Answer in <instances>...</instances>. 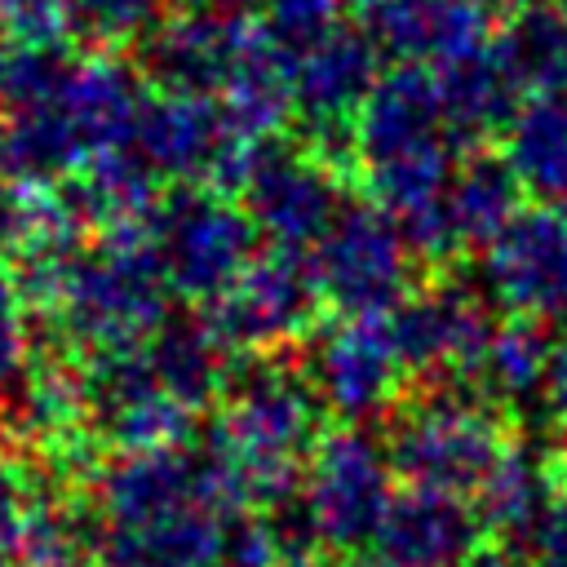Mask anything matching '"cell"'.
<instances>
[{"mask_svg": "<svg viewBox=\"0 0 567 567\" xmlns=\"http://www.w3.org/2000/svg\"><path fill=\"white\" fill-rule=\"evenodd\" d=\"M323 403L284 354L248 359L208 421V456L244 509H279L297 496L301 470L323 439Z\"/></svg>", "mask_w": 567, "mask_h": 567, "instance_id": "6da1fadb", "label": "cell"}, {"mask_svg": "<svg viewBox=\"0 0 567 567\" xmlns=\"http://www.w3.org/2000/svg\"><path fill=\"white\" fill-rule=\"evenodd\" d=\"M505 447V412L461 385L421 381L385 412V456L408 487L474 496Z\"/></svg>", "mask_w": 567, "mask_h": 567, "instance_id": "7a4b0ae2", "label": "cell"}, {"mask_svg": "<svg viewBox=\"0 0 567 567\" xmlns=\"http://www.w3.org/2000/svg\"><path fill=\"white\" fill-rule=\"evenodd\" d=\"M394 478L385 443H377L363 425H328L292 496L310 545L323 554H359L377 545L394 505Z\"/></svg>", "mask_w": 567, "mask_h": 567, "instance_id": "3957f363", "label": "cell"}, {"mask_svg": "<svg viewBox=\"0 0 567 567\" xmlns=\"http://www.w3.org/2000/svg\"><path fill=\"white\" fill-rule=\"evenodd\" d=\"M257 221L235 195L208 186H168L155 217L151 244L164 266L173 297L208 310L257 257Z\"/></svg>", "mask_w": 567, "mask_h": 567, "instance_id": "277c9868", "label": "cell"}, {"mask_svg": "<svg viewBox=\"0 0 567 567\" xmlns=\"http://www.w3.org/2000/svg\"><path fill=\"white\" fill-rule=\"evenodd\" d=\"M412 248L403 226L377 204L350 195L310 252L319 297L332 315H390L412 288Z\"/></svg>", "mask_w": 567, "mask_h": 567, "instance_id": "5b68a950", "label": "cell"}, {"mask_svg": "<svg viewBox=\"0 0 567 567\" xmlns=\"http://www.w3.org/2000/svg\"><path fill=\"white\" fill-rule=\"evenodd\" d=\"M319 310H323V297H319L310 257L301 248L270 244L199 315L239 359H275L315 332Z\"/></svg>", "mask_w": 567, "mask_h": 567, "instance_id": "8992f818", "label": "cell"}, {"mask_svg": "<svg viewBox=\"0 0 567 567\" xmlns=\"http://www.w3.org/2000/svg\"><path fill=\"white\" fill-rule=\"evenodd\" d=\"M390 328L408 363V377L474 390V372L496 323L487 315L483 292L456 279L447 266L408 288V297L390 310Z\"/></svg>", "mask_w": 567, "mask_h": 567, "instance_id": "52a82bcc", "label": "cell"}, {"mask_svg": "<svg viewBox=\"0 0 567 567\" xmlns=\"http://www.w3.org/2000/svg\"><path fill=\"white\" fill-rule=\"evenodd\" d=\"M301 372L319 403L346 425L390 412L408 381L390 315H332L328 323H315Z\"/></svg>", "mask_w": 567, "mask_h": 567, "instance_id": "ba28073f", "label": "cell"}, {"mask_svg": "<svg viewBox=\"0 0 567 567\" xmlns=\"http://www.w3.org/2000/svg\"><path fill=\"white\" fill-rule=\"evenodd\" d=\"M350 182L306 146L270 142L252 164L239 204L279 248H315L350 199Z\"/></svg>", "mask_w": 567, "mask_h": 567, "instance_id": "9c48e42d", "label": "cell"}, {"mask_svg": "<svg viewBox=\"0 0 567 567\" xmlns=\"http://www.w3.org/2000/svg\"><path fill=\"white\" fill-rule=\"evenodd\" d=\"M483 292L523 319H567V213L518 208V217L478 252Z\"/></svg>", "mask_w": 567, "mask_h": 567, "instance_id": "30bf717a", "label": "cell"}, {"mask_svg": "<svg viewBox=\"0 0 567 567\" xmlns=\"http://www.w3.org/2000/svg\"><path fill=\"white\" fill-rule=\"evenodd\" d=\"M359 18L390 58L425 66L478 53L501 31L478 0H381Z\"/></svg>", "mask_w": 567, "mask_h": 567, "instance_id": "8fae6325", "label": "cell"}, {"mask_svg": "<svg viewBox=\"0 0 567 567\" xmlns=\"http://www.w3.org/2000/svg\"><path fill=\"white\" fill-rule=\"evenodd\" d=\"M452 137L443 120V93L439 75L425 62H394L377 75L359 120H354V146H359V173L368 164H381L390 155L416 151L425 142Z\"/></svg>", "mask_w": 567, "mask_h": 567, "instance_id": "7c38bea8", "label": "cell"}, {"mask_svg": "<svg viewBox=\"0 0 567 567\" xmlns=\"http://www.w3.org/2000/svg\"><path fill=\"white\" fill-rule=\"evenodd\" d=\"M239 27L230 18L204 13V9H173L142 44H137V66L151 80V89L164 93H221L230 62H235V44H239Z\"/></svg>", "mask_w": 567, "mask_h": 567, "instance_id": "4fadbf2b", "label": "cell"}, {"mask_svg": "<svg viewBox=\"0 0 567 567\" xmlns=\"http://www.w3.org/2000/svg\"><path fill=\"white\" fill-rule=\"evenodd\" d=\"M292 62H297V49L284 44L266 22L248 18L239 27L235 62H230V75H226L217 102L244 137L279 142L284 124L297 120V111H292Z\"/></svg>", "mask_w": 567, "mask_h": 567, "instance_id": "5bb4252c", "label": "cell"}, {"mask_svg": "<svg viewBox=\"0 0 567 567\" xmlns=\"http://www.w3.org/2000/svg\"><path fill=\"white\" fill-rule=\"evenodd\" d=\"M487 540L474 505L452 492L408 487L394 492V505L377 532V554L399 558L408 567H456Z\"/></svg>", "mask_w": 567, "mask_h": 567, "instance_id": "9a60e30c", "label": "cell"}, {"mask_svg": "<svg viewBox=\"0 0 567 567\" xmlns=\"http://www.w3.org/2000/svg\"><path fill=\"white\" fill-rule=\"evenodd\" d=\"M434 75H439V93H443L447 133L461 151L487 146L492 137H505L509 120L527 102V89L518 84V75L501 58L496 35L478 53H465L456 62L434 66Z\"/></svg>", "mask_w": 567, "mask_h": 567, "instance_id": "2e32d148", "label": "cell"}, {"mask_svg": "<svg viewBox=\"0 0 567 567\" xmlns=\"http://www.w3.org/2000/svg\"><path fill=\"white\" fill-rule=\"evenodd\" d=\"M563 474H567V461L558 447H532V443L509 439V447L501 452V461L487 470V478L474 492V514L487 540L532 536Z\"/></svg>", "mask_w": 567, "mask_h": 567, "instance_id": "e0dca14e", "label": "cell"}, {"mask_svg": "<svg viewBox=\"0 0 567 567\" xmlns=\"http://www.w3.org/2000/svg\"><path fill=\"white\" fill-rule=\"evenodd\" d=\"M146 359L159 377V385L182 399L190 412H208L221 403V394L230 390L235 372H239V354L213 332V323L204 315L190 319H168L151 341H146Z\"/></svg>", "mask_w": 567, "mask_h": 567, "instance_id": "ac0fdd59", "label": "cell"}, {"mask_svg": "<svg viewBox=\"0 0 567 567\" xmlns=\"http://www.w3.org/2000/svg\"><path fill=\"white\" fill-rule=\"evenodd\" d=\"M523 208V182L505 151L470 146L461 151L452 182H447V217L461 239V252L487 248Z\"/></svg>", "mask_w": 567, "mask_h": 567, "instance_id": "d6986e66", "label": "cell"}, {"mask_svg": "<svg viewBox=\"0 0 567 567\" xmlns=\"http://www.w3.org/2000/svg\"><path fill=\"white\" fill-rule=\"evenodd\" d=\"M549 337L540 319H523V315H505L483 350V363L474 372V394H483L487 403H496L501 412L518 408L523 399L540 394L545 385V368H549Z\"/></svg>", "mask_w": 567, "mask_h": 567, "instance_id": "ffe728a7", "label": "cell"}, {"mask_svg": "<svg viewBox=\"0 0 567 567\" xmlns=\"http://www.w3.org/2000/svg\"><path fill=\"white\" fill-rule=\"evenodd\" d=\"M505 159L523 190L540 199H567V102L527 97L505 128Z\"/></svg>", "mask_w": 567, "mask_h": 567, "instance_id": "44dd1931", "label": "cell"}, {"mask_svg": "<svg viewBox=\"0 0 567 567\" xmlns=\"http://www.w3.org/2000/svg\"><path fill=\"white\" fill-rule=\"evenodd\" d=\"M496 49L532 97H554L567 75V9L527 4L496 31Z\"/></svg>", "mask_w": 567, "mask_h": 567, "instance_id": "7402d4cb", "label": "cell"}, {"mask_svg": "<svg viewBox=\"0 0 567 567\" xmlns=\"http://www.w3.org/2000/svg\"><path fill=\"white\" fill-rule=\"evenodd\" d=\"M168 4L173 0H66V40H75V49L128 53L173 13Z\"/></svg>", "mask_w": 567, "mask_h": 567, "instance_id": "603a6c76", "label": "cell"}, {"mask_svg": "<svg viewBox=\"0 0 567 567\" xmlns=\"http://www.w3.org/2000/svg\"><path fill=\"white\" fill-rule=\"evenodd\" d=\"M40 346H44L40 319H35V310H31V301L18 284L13 261L0 257V408L31 377L35 359H40Z\"/></svg>", "mask_w": 567, "mask_h": 567, "instance_id": "cb8c5ba5", "label": "cell"}, {"mask_svg": "<svg viewBox=\"0 0 567 567\" xmlns=\"http://www.w3.org/2000/svg\"><path fill=\"white\" fill-rule=\"evenodd\" d=\"M341 4L346 0H266V27L284 44L301 49L315 35H323L328 27H337V9Z\"/></svg>", "mask_w": 567, "mask_h": 567, "instance_id": "d4e9b609", "label": "cell"}, {"mask_svg": "<svg viewBox=\"0 0 567 567\" xmlns=\"http://www.w3.org/2000/svg\"><path fill=\"white\" fill-rule=\"evenodd\" d=\"M532 558H536V567H567V474L554 487V496L532 532Z\"/></svg>", "mask_w": 567, "mask_h": 567, "instance_id": "484cf974", "label": "cell"}, {"mask_svg": "<svg viewBox=\"0 0 567 567\" xmlns=\"http://www.w3.org/2000/svg\"><path fill=\"white\" fill-rule=\"evenodd\" d=\"M540 403H545V416L567 425V328L554 337L549 346V368H545V385H540Z\"/></svg>", "mask_w": 567, "mask_h": 567, "instance_id": "4316f807", "label": "cell"}, {"mask_svg": "<svg viewBox=\"0 0 567 567\" xmlns=\"http://www.w3.org/2000/svg\"><path fill=\"white\" fill-rule=\"evenodd\" d=\"M195 9L204 13H217V18H230V22H248L257 13H266V0H190Z\"/></svg>", "mask_w": 567, "mask_h": 567, "instance_id": "83f0119b", "label": "cell"}, {"mask_svg": "<svg viewBox=\"0 0 567 567\" xmlns=\"http://www.w3.org/2000/svg\"><path fill=\"white\" fill-rule=\"evenodd\" d=\"M456 567H518V558H514V549L509 545H501V540H483L470 558H461Z\"/></svg>", "mask_w": 567, "mask_h": 567, "instance_id": "f1b7e54d", "label": "cell"}, {"mask_svg": "<svg viewBox=\"0 0 567 567\" xmlns=\"http://www.w3.org/2000/svg\"><path fill=\"white\" fill-rule=\"evenodd\" d=\"M31 567H97L89 558V549H75V554H58V558H44V563H31Z\"/></svg>", "mask_w": 567, "mask_h": 567, "instance_id": "f546056e", "label": "cell"}, {"mask_svg": "<svg viewBox=\"0 0 567 567\" xmlns=\"http://www.w3.org/2000/svg\"><path fill=\"white\" fill-rule=\"evenodd\" d=\"M279 567H328L323 558H315V554H288Z\"/></svg>", "mask_w": 567, "mask_h": 567, "instance_id": "4dcf8cb0", "label": "cell"}, {"mask_svg": "<svg viewBox=\"0 0 567 567\" xmlns=\"http://www.w3.org/2000/svg\"><path fill=\"white\" fill-rule=\"evenodd\" d=\"M359 567H408V563H399V558H385V554H372V558H363Z\"/></svg>", "mask_w": 567, "mask_h": 567, "instance_id": "1f68e13d", "label": "cell"}, {"mask_svg": "<svg viewBox=\"0 0 567 567\" xmlns=\"http://www.w3.org/2000/svg\"><path fill=\"white\" fill-rule=\"evenodd\" d=\"M4 137H9V120H4V106H0V177H4Z\"/></svg>", "mask_w": 567, "mask_h": 567, "instance_id": "d6a6232c", "label": "cell"}, {"mask_svg": "<svg viewBox=\"0 0 567 567\" xmlns=\"http://www.w3.org/2000/svg\"><path fill=\"white\" fill-rule=\"evenodd\" d=\"M554 97H563V102H567V75H563V84H558V93H554Z\"/></svg>", "mask_w": 567, "mask_h": 567, "instance_id": "836d02e7", "label": "cell"}, {"mask_svg": "<svg viewBox=\"0 0 567 567\" xmlns=\"http://www.w3.org/2000/svg\"><path fill=\"white\" fill-rule=\"evenodd\" d=\"M4 434H9V430H4V412H0V439H4ZM0 447H4V443H0Z\"/></svg>", "mask_w": 567, "mask_h": 567, "instance_id": "e575fe53", "label": "cell"}, {"mask_svg": "<svg viewBox=\"0 0 567 567\" xmlns=\"http://www.w3.org/2000/svg\"><path fill=\"white\" fill-rule=\"evenodd\" d=\"M549 4H558V9H567V0H549Z\"/></svg>", "mask_w": 567, "mask_h": 567, "instance_id": "d590c367", "label": "cell"}, {"mask_svg": "<svg viewBox=\"0 0 567 567\" xmlns=\"http://www.w3.org/2000/svg\"><path fill=\"white\" fill-rule=\"evenodd\" d=\"M0 567H18V563H9V558H0Z\"/></svg>", "mask_w": 567, "mask_h": 567, "instance_id": "8d00e7d4", "label": "cell"}, {"mask_svg": "<svg viewBox=\"0 0 567 567\" xmlns=\"http://www.w3.org/2000/svg\"><path fill=\"white\" fill-rule=\"evenodd\" d=\"M558 452H563V456H567V439H563V443H558Z\"/></svg>", "mask_w": 567, "mask_h": 567, "instance_id": "74e56055", "label": "cell"}, {"mask_svg": "<svg viewBox=\"0 0 567 567\" xmlns=\"http://www.w3.org/2000/svg\"><path fill=\"white\" fill-rule=\"evenodd\" d=\"M563 204H567V199H563Z\"/></svg>", "mask_w": 567, "mask_h": 567, "instance_id": "f35d334b", "label": "cell"}]
</instances>
